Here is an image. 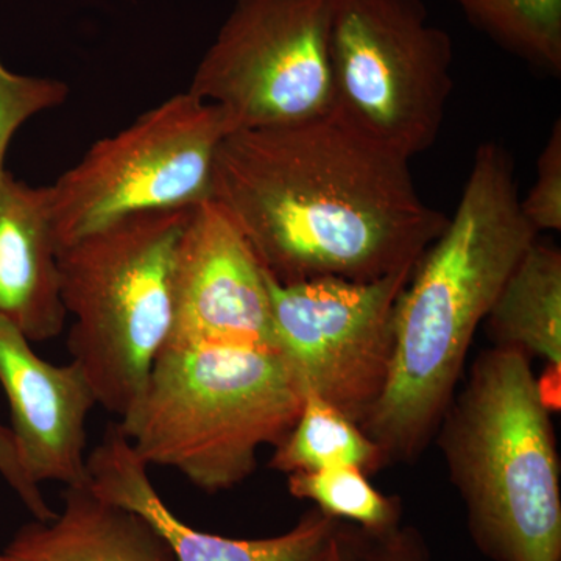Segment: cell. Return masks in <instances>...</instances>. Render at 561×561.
I'll list each match as a JSON object with an SVG mask.
<instances>
[{"mask_svg":"<svg viewBox=\"0 0 561 561\" xmlns=\"http://www.w3.org/2000/svg\"><path fill=\"white\" fill-rule=\"evenodd\" d=\"M210 201L283 284L415 267L449 220L420 197L408 160L332 114L231 131L217 151Z\"/></svg>","mask_w":561,"mask_h":561,"instance_id":"cell-1","label":"cell"},{"mask_svg":"<svg viewBox=\"0 0 561 561\" xmlns=\"http://www.w3.org/2000/svg\"><path fill=\"white\" fill-rule=\"evenodd\" d=\"M508 151H476L456 216L416 262L393 313V359L360 424L383 461L416 459L451 404L476 331L538 232L523 216Z\"/></svg>","mask_w":561,"mask_h":561,"instance_id":"cell-2","label":"cell"},{"mask_svg":"<svg viewBox=\"0 0 561 561\" xmlns=\"http://www.w3.org/2000/svg\"><path fill=\"white\" fill-rule=\"evenodd\" d=\"M435 435L479 551L493 561H561L559 451L530 357L483 351Z\"/></svg>","mask_w":561,"mask_h":561,"instance_id":"cell-3","label":"cell"},{"mask_svg":"<svg viewBox=\"0 0 561 561\" xmlns=\"http://www.w3.org/2000/svg\"><path fill=\"white\" fill-rule=\"evenodd\" d=\"M305 389L278 350L162 348L117 426L147 467L172 468L206 493L247 481L264 446L300 416Z\"/></svg>","mask_w":561,"mask_h":561,"instance_id":"cell-4","label":"cell"},{"mask_svg":"<svg viewBox=\"0 0 561 561\" xmlns=\"http://www.w3.org/2000/svg\"><path fill=\"white\" fill-rule=\"evenodd\" d=\"M192 209L124 217L58 254L70 356L98 405L119 419L168 342L176 253Z\"/></svg>","mask_w":561,"mask_h":561,"instance_id":"cell-5","label":"cell"},{"mask_svg":"<svg viewBox=\"0 0 561 561\" xmlns=\"http://www.w3.org/2000/svg\"><path fill=\"white\" fill-rule=\"evenodd\" d=\"M454 50L421 0H332V116L411 161L440 133Z\"/></svg>","mask_w":561,"mask_h":561,"instance_id":"cell-6","label":"cell"},{"mask_svg":"<svg viewBox=\"0 0 561 561\" xmlns=\"http://www.w3.org/2000/svg\"><path fill=\"white\" fill-rule=\"evenodd\" d=\"M230 133L219 106L184 91L92 144L46 186L58 254L124 217L210 201L214 162Z\"/></svg>","mask_w":561,"mask_h":561,"instance_id":"cell-7","label":"cell"},{"mask_svg":"<svg viewBox=\"0 0 561 561\" xmlns=\"http://www.w3.org/2000/svg\"><path fill=\"white\" fill-rule=\"evenodd\" d=\"M331 16L332 0H236L187 91L231 131L331 116Z\"/></svg>","mask_w":561,"mask_h":561,"instance_id":"cell-8","label":"cell"},{"mask_svg":"<svg viewBox=\"0 0 561 561\" xmlns=\"http://www.w3.org/2000/svg\"><path fill=\"white\" fill-rule=\"evenodd\" d=\"M415 267L383 278L283 284L265 272L276 348L305 391L354 423L381 400L393 359V313Z\"/></svg>","mask_w":561,"mask_h":561,"instance_id":"cell-9","label":"cell"},{"mask_svg":"<svg viewBox=\"0 0 561 561\" xmlns=\"http://www.w3.org/2000/svg\"><path fill=\"white\" fill-rule=\"evenodd\" d=\"M201 345L278 350L264 268L213 201L195 206L184 228L162 348Z\"/></svg>","mask_w":561,"mask_h":561,"instance_id":"cell-10","label":"cell"},{"mask_svg":"<svg viewBox=\"0 0 561 561\" xmlns=\"http://www.w3.org/2000/svg\"><path fill=\"white\" fill-rule=\"evenodd\" d=\"M0 386L24 471L36 485H88L87 421L98 405L83 370L43 359L32 342L0 316Z\"/></svg>","mask_w":561,"mask_h":561,"instance_id":"cell-11","label":"cell"},{"mask_svg":"<svg viewBox=\"0 0 561 561\" xmlns=\"http://www.w3.org/2000/svg\"><path fill=\"white\" fill-rule=\"evenodd\" d=\"M149 470L121 427L113 424L88 456V485L102 500L146 518L169 542L176 561H327L343 523L313 507L297 526L276 537H220L181 522L154 489Z\"/></svg>","mask_w":561,"mask_h":561,"instance_id":"cell-12","label":"cell"},{"mask_svg":"<svg viewBox=\"0 0 561 561\" xmlns=\"http://www.w3.org/2000/svg\"><path fill=\"white\" fill-rule=\"evenodd\" d=\"M0 316L32 343L57 339L68 313L46 186L0 180Z\"/></svg>","mask_w":561,"mask_h":561,"instance_id":"cell-13","label":"cell"},{"mask_svg":"<svg viewBox=\"0 0 561 561\" xmlns=\"http://www.w3.org/2000/svg\"><path fill=\"white\" fill-rule=\"evenodd\" d=\"M3 553L10 561H176L146 518L102 500L90 485L66 486L62 511L22 526Z\"/></svg>","mask_w":561,"mask_h":561,"instance_id":"cell-14","label":"cell"},{"mask_svg":"<svg viewBox=\"0 0 561 561\" xmlns=\"http://www.w3.org/2000/svg\"><path fill=\"white\" fill-rule=\"evenodd\" d=\"M494 346L546 362L538 387L551 412L560 411L561 251L535 241L513 268L485 320Z\"/></svg>","mask_w":561,"mask_h":561,"instance_id":"cell-15","label":"cell"},{"mask_svg":"<svg viewBox=\"0 0 561 561\" xmlns=\"http://www.w3.org/2000/svg\"><path fill=\"white\" fill-rule=\"evenodd\" d=\"M341 465H351L370 474L386 467V461L379 446L359 424L321 400L319 394L305 391L300 416L289 434L275 446L268 467L289 476Z\"/></svg>","mask_w":561,"mask_h":561,"instance_id":"cell-16","label":"cell"},{"mask_svg":"<svg viewBox=\"0 0 561 561\" xmlns=\"http://www.w3.org/2000/svg\"><path fill=\"white\" fill-rule=\"evenodd\" d=\"M468 20L530 65L561 72V0H453Z\"/></svg>","mask_w":561,"mask_h":561,"instance_id":"cell-17","label":"cell"},{"mask_svg":"<svg viewBox=\"0 0 561 561\" xmlns=\"http://www.w3.org/2000/svg\"><path fill=\"white\" fill-rule=\"evenodd\" d=\"M287 489L297 500L312 501L324 515L370 534L400 526L401 501L376 490L367 472L351 465L294 472L287 476Z\"/></svg>","mask_w":561,"mask_h":561,"instance_id":"cell-18","label":"cell"},{"mask_svg":"<svg viewBox=\"0 0 561 561\" xmlns=\"http://www.w3.org/2000/svg\"><path fill=\"white\" fill-rule=\"evenodd\" d=\"M69 92L65 81L22 76L0 60V180L5 175L7 150L16 131L32 117L65 105Z\"/></svg>","mask_w":561,"mask_h":561,"instance_id":"cell-19","label":"cell"},{"mask_svg":"<svg viewBox=\"0 0 561 561\" xmlns=\"http://www.w3.org/2000/svg\"><path fill=\"white\" fill-rule=\"evenodd\" d=\"M523 216L535 231L561 230V125L553 124L551 136L538 158L537 180L527 197L519 201Z\"/></svg>","mask_w":561,"mask_h":561,"instance_id":"cell-20","label":"cell"},{"mask_svg":"<svg viewBox=\"0 0 561 561\" xmlns=\"http://www.w3.org/2000/svg\"><path fill=\"white\" fill-rule=\"evenodd\" d=\"M353 542L357 561H430L426 542L412 526L400 524L381 534L353 526Z\"/></svg>","mask_w":561,"mask_h":561,"instance_id":"cell-21","label":"cell"},{"mask_svg":"<svg viewBox=\"0 0 561 561\" xmlns=\"http://www.w3.org/2000/svg\"><path fill=\"white\" fill-rule=\"evenodd\" d=\"M0 478L5 481L11 491L20 497L24 507L31 512L36 522H50L55 513L47 504L46 496L39 485L28 478L27 472L22 468L16 448H14L13 435L9 426L0 423Z\"/></svg>","mask_w":561,"mask_h":561,"instance_id":"cell-22","label":"cell"},{"mask_svg":"<svg viewBox=\"0 0 561 561\" xmlns=\"http://www.w3.org/2000/svg\"><path fill=\"white\" fill-rule=\"evenodd\" d=\"M327 561H357L356 551H354L353 526L351 524L342 523L341 529H339L334 540L331 542Z\"/></svg>","mask_w":561,"mask_h":561,"instance_id":"cell-23","label":"cell"},{"mask_svg":"<svg viewBox=\"0 0 561 561\" xmlns=\"http://www.w3.org/2000/svg\"><path fill=\"white\" fill-rule=\"evenodd\" d=\"M0 561H10V560L7 559L5 553H0Z\"/></svg>","mask_w":561,"mask_h":561,"instance_id":"cell-24","label":"cell"}]
</instances>
